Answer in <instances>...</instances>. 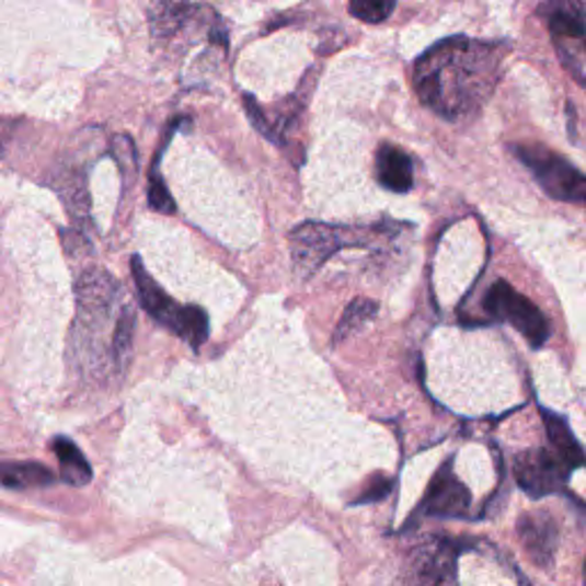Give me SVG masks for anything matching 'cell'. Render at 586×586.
<instances>
[{"label": "cell", "instance_id": "obj_14", "mask_svg": "<svg viewBox=\"0 0 586 586\" xmlns=\"http://www.w3.org/2000/svg\"><path fill=\"white\" fill-rule=\"evenodd\" d=\"M376 314H378V305L374 300H367V298L353 300L346 308L337 330H335V337H333L335 344H342L344 340L358 333V330H363Z\"/></svg>", "mask_w": 586, "mask_h": 586}, {"label": "cell", "instance_id": "obj_13", "mask_svg": "<svg viewBox=\"0 0 586 586\" xmlns=\"http://www.w3.org/2000/svg\"><path fill=\"white\" fill-rule=\"evenodd\" d=\"M54 451L60 461L62 479L71 483V486H85V483L92 479V468L85 461L83 451L67 438H58L54 445Z\"/></svg>", "mask_w": 586, "mask_h": 586}, {"label": "cell", "instance_id": "obj_10", "mask_svg": "<svg viewBox=\"0 0 586 586\" xmlns=\"http://www.w3.org/2000/svg\"><path fill=\"white\" fill-rule=\"evenodd\" d=\"M376 174L383 188L407 193L413 188V161L401 147L383 145L376 154Z\"/></svg>", "mask_w": 586, "mask_h": 586}, {"label": "cell", "instance_id": "obj_9", "mask_svg": "<svg viewBox=\"0 0 586 586\" xmlns=\"http://www.w3.org/2000/svg\"><path fill=\"white\" fill-rule=\"evenodd\" d=\"M518 539L533 564L541 568L552 566L559 533H556V522L548 512L525 514L518 520Z\"/></svg>", "mask_w": 586, "mask_h": 586}, {"label": "cell", "instance_id": "obj_8", "mask_svg": "<svg viewBox=\"0 0 586 586\" xmlns=\"http://www.w3.org/2000/svg\"><path fill=\"white\" fill-rule=\"evenodd\" d=\"M470 508V493L451 474V461L445 463L443 470L436 472L433 476L430 486L422 499L420 512L426 516H440V518H456L463 516Z\"/></svg>", "mask_w": 586, "mask_h": 586}, {"label": "cell", "instance_id": "obj_7", "mask_svg": "<svg viewBox=\"0 0 586 586\" xmlns=\"http://www.w3.org/2000/svg\"><path fill=\"white\" fill-rule=\"evenodd\" d=\"M456 564V548L447 539H430L417 545L407 559L405 579L411 586H443Z\"/></svg>", "mask_w": 586, "mask_h": 586}, {"label": "cell", "instance_id": "obj_20", "mask_svg": "<svg viewBox=\"0 0 586 586\" xmlns=\"http://www.w3.org/2000/svg\"><path fill=\"white\" fill-rule=\"evenodd\" d=\"M584 71H586V50H584Z\"/></svg>", "mask_w": 586, "mask_h": 586}, {"label": "cell", "instance_id": "obj_19", "mask_svg": "<svg viewBox=\"0 0 586 586\" xmlns=\"http://www.w3.org/2000/svg\"><path fill=\"white\" fill-rule=\"evenodd\" d=\"M243 104H245V113H248V117L252 119V124H254V129H257V131H262L268 140H275V134L271 131V126H268V122L264 119V111L257 106V101H254V96H243Z\"/></svg>", "mask_w": 586, "mask_h": 586}, {"label": "cell", "instance_id": "obj_11", "mask_svg": "<svg viewBox=\"0 0 586 586\" xmlns=\"http://www.w3.org/2000/svg\"><path fill=\"white\" fill-rule=\"evenodd\" d=\"M543 422H545V433H548V440L552 445V453L562 461L568 470L582 468L586 463L584 451L577 445L573 430L568 426V422L564 417H559L554 413L543 411Z\"/></svg>", "mask_w": 586, "mask_h": 586}, {"label": "cell", "instance_id": "obj_3", "mask_svg": "<svg viewBox=\"0 0 586 586\" xmlns=\"http://www.w3.org/2000/svg\"><path fill=\"white\" fill-rule=\"evenodd\" d=\"M514 151L550 197L586 209V176L579 170L543 147H516Z\"/></svg>", "mask_w": 586, "mask_h": 586}, {"label": "cell", "instance_id": "obj_6", "mask_svg": "<svg viewBox=\"0 0 586 586\" xmlns=\"http://www.w3.org/2000/svg\"><path fill=\"white\" fill-rule=\"evenodd\" d=\"M514 474L529 497H543L562 491L571 470L552 451L527 449L516 456Z\"/></svg>", "mask_w": 586, "mask_h": 586}, {"label": "cell", "instance_id": "obj_16", "mask_svg": "<svg viewBox=\"0 0 586 586\" xmlns=\"http://www.w3.org/2000/svg\"><path fill=\"white\" fill-rule=\"evenodd\" d=\"M174 126V124H172ZM172 126H170V134H172ZM168 134V138H170ZM168 145V140H165ZM163 145V149H165ZM163 149L157 154L154 159V165H151V174H149V204L151 207H154L157 211L161 214H176V202L172 199V195L168 193L165 184H163V176L159 172V165H161V154H163Z\"/></svg>", "mask_w": 586, "mask_h": 586}, {"label": "cell", "instance_id": "obj_5", "mask_svg": "<svg viewBox=\"0 0 586 586\" xmlns=\"http://www.w3.org/2000/svg\"><path fill=\"white\" fill-rule=\"evenodd\" d=\"M483 308L489 310L491 317L512 323L533 348L543 346L550 337V325L543 312L504 279L491 287L486 300H483Z\"/></svg>", "mask_w": 586, "mask_h": 586}, {"label": "cell", "instance_id": "obj_15", "mask_svg": "<svg viewBox=\"0 0 586 586\" xmlns=\"http://www.w3.org/2000/svg\"><path fill=\"white\" fill-rule=\"evenodd\" d=\"M134 330H136V314L131 305H124V310L119 312L117 325H115V333H113V360L117 367H124L126 360H129L131 355V346H134Z\"/></svg>", "mask_w": 586, "mask_h": 586}, {"label": "cell", "instance_id": "obj_17", "mask_svg": "<svg viewBox=\"0 0 586 586\" xmlns=\"http://www.w3.org/2000/svg\"><path fill=\"white\" fill-rule=\"evenodd\" d=\"M397 5V0H348L351 14L365 23H383Z\"/></svg>", "mask_w": 586, "mask_h": 586}, {"label": "cell", "instance_id": "obj_4", "mask_svg": "<svg viewBox=\"0 0 586 586\" xmlns=\"http://www.w3.org/2000/svg\"><path fill=\"white\" fill-rule=\"evenodd\" d=\"M355 243H360V239H351L344 227H333L323 222H302L289 234L294 268L298 277L308 279L330 257H333L337 250Z\"/></svg>", "mask_w": 586, "mask_h": 586}, {"label": "cell", "instance_id": "obj_12", "mask_svg": "<svg viewBox=\"0 0 586 586\" xmlns=\"http://www.w3.org/2000/svg\"><path fill=\"white\" fill-rule=\"evenodd\" d=\"M54 472L39 463H0V486L8 489H37L50 486Z\"/></svg>", "mask_w": 586, "mask_h": 586}, {"label": "cell", "instance_id": "obj_2", "mask_svg": "<svg viewBox=\"0 0 586 586\" xmlns=\"http://www.w3.org/2000/svg\"><path fill=\"white\" fill-rule=\"evenodd\" d=\"M131 275L138 289V298L142 310L161 323L163 328L172 330L174 335H180L184 342H188L193 348H199L204 342L209 340V317L202 308H195V305H180L172 300L161 285L154 283L142 264L138 254L131 257Z\"/></svg>", "mask_w": 586, "mask_h": 586}, {"label": "cell", "instance_id": "obj_18", "mask_svg": "<svg viewBox=\"0 0 586 586\" xmlns=\"http://www.w3.org/2000/svg\"><path fill=\"white\" fill-rule=\"evenodd\" d=\"M392 491V481L383 474H376L371 481H369V486L360 493V497L355 499L353 504H371V502H380V499H386Z\"/></svg>", "mask_w": 586, "mask_h": 586}, {"label": "cell", "instance_id": "obj_1", "mask_svg": "<svg viewBox=\"0 0 586 586\" xmlns=\"http://www.w3.org/2000/svg\"><path fill=\"white\" fill-rule=\"evenodd\" d=\"M499 54L466 37L445 39L415 65V88L424 104L447 119L474 113L497 85Z\"/></svg>", "mask_w": 586, "mask_h": 586}]
</instances>
